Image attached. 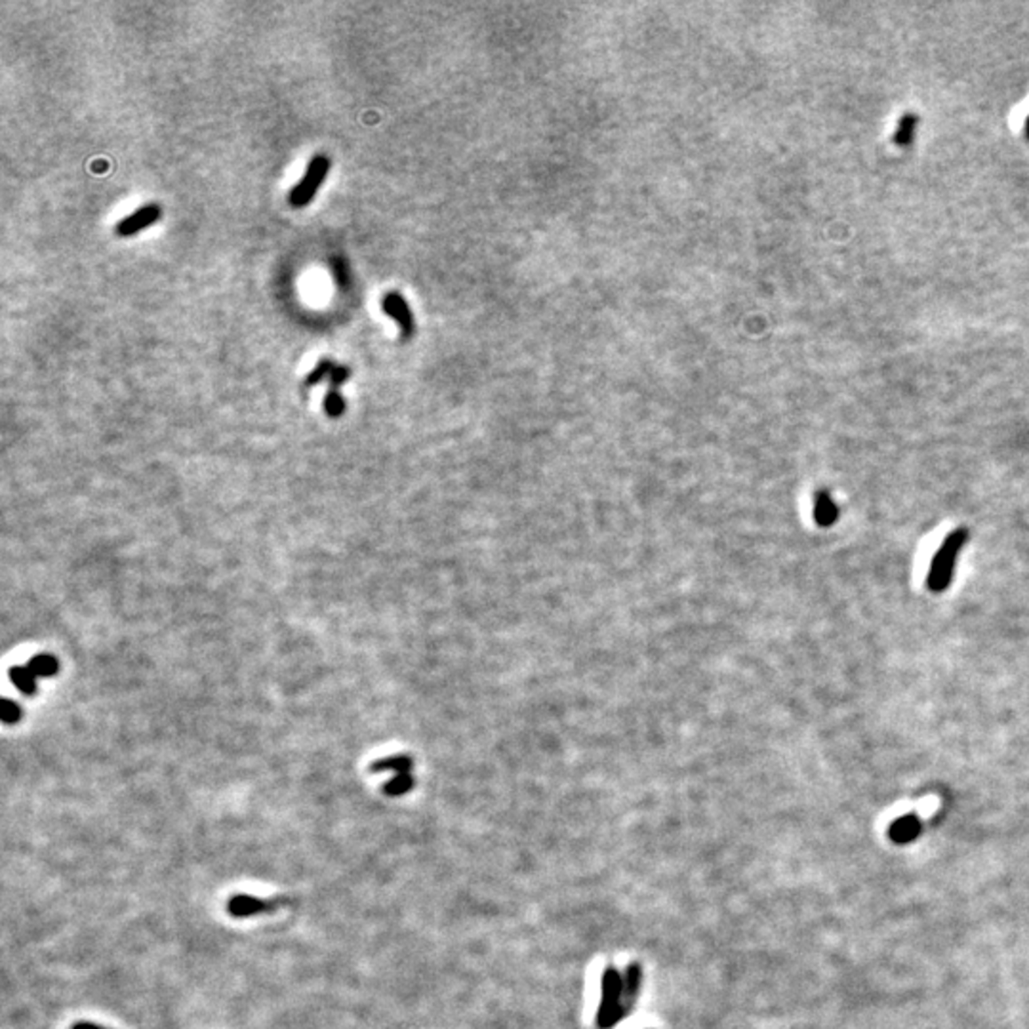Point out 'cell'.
<instances>
[{
    "label": "cell",
    "instance_id": "cell-1",
    "mask_svg": "<svg viewBox=\"0 0 1029 1029\" xmlns=\"http://www.w3.org/2000/svg\"><path fill=\"white\" fill-rule=\"evenodd\" d=\"M965 542H967V532L955 530V532L949 534V538L942 543L940 551L936 553L934 561H932V568L929 572V588L932 591H936V593L944 591L949 585V582H952L957 555H959L961 547Z\"/></svg>",
    "mask_w": 1029,
    "mask_h": 1029
},
{
    "label": "cell",
    "instance_id": "cell-2",
    "mask_svg": "<svg viewBox=\"0 0 1029 1029\" xmlns=\"http://www.w3.org/2000/svg\"><path fill=\"white\" fill-rule=\"evenodd\" d=\"M621 995L623 976L614 967H606L603 974L601 1007H598L597 1012V1025L601 1029H612L621 1018H625L621 1009Z\"/></svg>",
    "mask_w": 1029,
    "mask_h": 1029
},
{
    "label": "cell",
    "instance_id": "cell-3",
    "mask_svg": "<svg viewBox=\"0 0 1029 1029\" xmlns=\"http://www.w3.org/2000/svg\"><path fill=\"white\" fill-rule=\"evenodd\" d=\"M330 172V161L328 156L324 154H317L315 159H313L307 166V170L304 174V178L297 181L296 187L289 193V202L292 208H304L307 206L313 197H315L317 191L321 189V186L324 184V179H327Z\"/></svg>",
    "mask_w": 1029,
    "mask_h": 1029
},
{
    "label": "cell",
    "instance_id": "cell-4",
    "mask_svg": "<svg viewBox=\"0 0 1029 1029\" xmlns=\"http://www.w3.org/2000/svg\"><path fill=\"white\" fill-rule=\"evenodd\" d=\"M286 904H290V898H257L252 894H237L229 900L227 911L234 919H246L257 914H269V911H275Z\"/></svg>",
    "mask_w": 1029,
    "mask_h": 1029
},
{
    "label": "cell",
    "instance_id": "cell-5",
    "mask_svg": "<svg viewBox=\"0 0 1029 1029\" xmlns=\"http://www.w3.org/2000/svg\"><path fill=\"white\" fill-rule=\"evenodd\" d=\"M161 214H162L161 208L156 204L143 206L134 214H130L128 218L121 219L115 227V233L119 234V237H134V234H138L139 231L156 224V221L161 219Z\"/></svg>",
    "mask_w": 1029,
    "mask_h": 1029
},
{
    "label": "cell",
    "instance_id": "cell-6",
    "mask_svg": "<svg viewBox=\"0 0 1029 1029\" xmlns=\"http://www.w3.org/2000/svg\"><path fill=\"white\" fill-rule=\"evenodd\" d=\"M641 985H643V969L639 962H631L623 972V995H621L623 1016H628L631 1012L637 997H639Z\"/></svg>",
    "mask_w": 1029,
    "mask_h": 1029
},
{
    "label": "cell",
    "instance_id": "cell-7",
    "mask_svg": "<svg viewBox=\"0 0 1029 1029\" xmlns=\"http://www.w3.org/2000/svg\"><path fill=\"white\" fill-rule=\"evenodd\" d=\"M384 311L387 313L389 317H393L399 327L402 328L405 334H410L414 330V321H412V313L407 305L405 299H402L399 294H387L384 299Z\"/></svg>",
    "mask_w": 1029,
    "mask_h": 1029
},
{
    "label": "cell",
    "instance_id": "cell-8",
    "mask_svg": "<svg viewBox=\"0 0 1029 1029\" xmlns=\"http://www.w3.org/2000/svg\"><path fill=\"white\" fill-rule=\"evenodd\" d=\"M414 761L407 755H397V757H387V759H380V761H374L370 766V772H384V771H395L397 774H408L412 771Z\"/></svg>",
    "mask_w": 1029,
    "mask_h": 1029
},
{
    "label": "cell",
    "instance_id": "cell-9",
    "mask_svg": "<svg viewBox=\"0 0 1029 1029\" xmlns=\"http://www.w3.org/2000/svg\"><path fill=\"white\" fill-rule=\"evenodd\" d=\"M10 679L18 686L20 693L25 696H33L36 693V677L31 673V669L28 666L10 668Z\"/></svg>",
    "mask_w": 1029,
    "mask_h": 1029
},
{
    "label": "cell",
    "instance_id": "cell-10",
    "mask_svg": "<svg viewBox=\"0 0 1029 1029\" xmlns=\"http://www.w3.org/2000/svg\"><path fill=\"white\" fill-rule=\"evenodd\" d=\"M814 517L818 520V525H822V526H829V525L835 523L837 507H835V503H833V500L827 496V494H818L816 505H814Z\"/></svg>",
    "mask_w": 1029,
    "mask_h": 1029
},
{
    "label": "cell",
    "instance_id": "cell-11",
    "mask_svg": "<svg viewBox=\"0 0 1029 1029\" xmlns=\"http://www.w3.org/2000/svg\"><path fill=\"white\" fill-rule=\"evenodd\" d=\"M28 668L35 677H54L59 669V663L51 654H36L31 658Z\"/></svg>",
    "mask_w": 1029,
    "mask_h": 1029
},
{
    "label": "cell",
    "instance_id": "cell-12",
    "mask_svg": "<svg viewBox=\"0 0 1029 1029\" xmlns=\"http://www.w3.org/2000/svg\"><path fill=\"white\" fill-rule=\"evenodd\" d=\"M416 786V780L410 774H395L393 780H389L384 786V793L389 797H400L408 793Z\"/></svg>",
    "mask_w": 1029,
    "mask_h": 1029
},
{
    "label": "cell",
    "instance_id": "cell-13",
    "mask_svg": "<svg viewBox=\"0 0 1029 1029\" xmlns=\"http://www.w3.org/2000/svg\"><path fill=\"white\" fill-rule=\"evenodd\" d=\"M324 410H327L328 418H340L345 410V400L337 389H330L324 399Z\"/></svg>",
    "mask_w": 1029,
    "mask_h": 1029
},
{
    "label": "cell",
    "instance_id": "cell-14",
    "mask_svg": "<svg viewBox=\"0 0 1029 1029\" xmlns=\"http://www.w3.org/2000/svg\"><path fill=\"white\" fill-rule=\"evenodd\" d=\"M330 267H332V273H334V281H336L337 284H340L342 289H345V286L349 284V271H347V264H345V259H344V257H336V256H334V257L330 259Z\"/></svg>",
    "mask_w": 1029,
    "mask_h": 1029
},
{
    "label": "cell",
    "instance_id": "cell-15",
    "mask_svg": "<svg viewBox=\"0 0 1029 1029\" xmlns=\"http://www.w3.org/2000/svg\"><path fill=\"white\" fill-rule=\"evenodd\" d=\"M334 367H336V364H332V362H330V360H327V359L321 360V362L317 364V367H315V370H313V372L307 376V382H305V384H307L309 387H311V385H317V384L322 380L324 376L332 374Z\"/></svg>",
    "mask_w": 1029,
    "mask_h": 1029
},
{
    "label": "cell",
    "instance_id": "cell-16",
    "mask_svg": "<svg viewBox=\"0 0 1029 1029\" xmlns=\"http://www.w3.org/2000/svg\"><path fill=\"white\" fill-rule=\"evenodd\" d=\"M20 719H21V708L14 700L6 698L3 703V721L6 724H16V723H20Z\"/></svg>",
    "mask_w": 1029,
    "mask_h": 1029
},
{
    "label": "cell",
    "instance_id": "cell-17",
    "mask_svg": "<svg viewBox=\"0 0 1029 1029\" xmlns=\"http://www.w3.org/2000/svg\"><path fill=\"white\" fill-rule=\"evenodd\" d=\"M349 376H351V370H349L347 367H334V370H332V374H330V384H332V389L342 387V385L347 382V377H349Z\"/></svg>",
    "mask_w": 1029,
    "mask_h": 1029
},
{
    "label": "cell",
    "instance_id": "cell-18",
    "mask_svg": "<svg viewBox=\"0 0 1029 1029\" xmlns=\"http://www.w3.org/2000/svg\"><path fill=\"white\" fill-rule=\"evenodd\" d=\"M71 1029H107V1027H101V1025L92 1024V1022H78Z\"/></svg>",
    "mask_w": 1029,
    "mask_h": 1029
}]
</instances>
